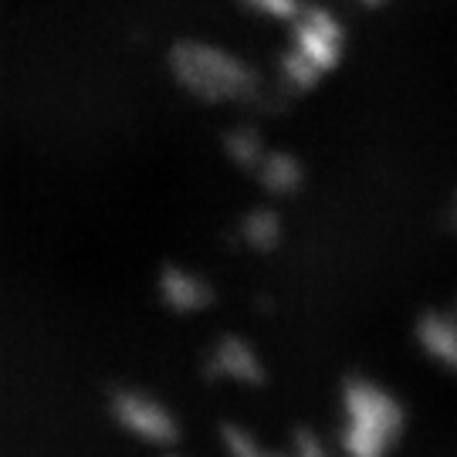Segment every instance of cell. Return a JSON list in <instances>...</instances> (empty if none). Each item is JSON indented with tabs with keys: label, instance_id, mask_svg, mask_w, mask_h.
Segmentation results:
<instances>
[{
	"label": "cell",
	"instance_id": "17",
	"mask_svg": "<svg viewBox=\"0 0 457 457\" xmlns=\"http://www.w3.org/2000/svg\"><path fill=\"white\" fill-rule=\"evenodd\" d=\"M166 457H183V454H166Z\"/></svg>",
	"mask_w": 457,
	"mask_h": 457
},
{
	"label": "cell",
	"instance_id": "9",
	"mask_svg": "<svg viewBox=\"0 0 457 457\" xmlns=\"http://www.w3.org/2000/svg\"><path fill=\"white\" fill-rule=\"evenodd\" d=\"M237 241L254 254H271L285 241V217L275 204H254L237 220Z\"/></svg>",
	"mask_w": 457,
	"mask_h": 457
},
{
	"label": "cell",
	"instance_id": "14",
	"mask_svg": "<svg viewBox=\"0 0 457 457\" xmlns=\"http://www.w3.org/2000/svg\"><path fill=\"white\" fill-rule=\"evenodd\" d=\"M356 7H362V11H379V7H386L390 0H353Z\"/></svg>",
	"mask_w": 457,
	"mask_h": 457
},
{
	"label": "cell",
	"instance_id": "7",
	"mask_svg": "<svg viewBox=\"0 0 457 457\" xmlns=\"http://www.w3.org/2000/svg\"><path fill=\"white\" fill-rule=\"evenodd\" d=\"M413 343L427 360L457 379V319L451 309H427L413 322Z\"/></svg>",
	"mask_w": 457,
	"mask_h": 457
},
{
	"label": "cell",
	"instance_id": "11",
	"mask_svg": "<svg viewBox=\"0 0 457 457\" xmlns=\"http://www.w3.org/2000/svg\"><path fill=\"white\" fill-rule=\"evenodd\" d=\"M220 451L224 457H288V451H278L247 430L245 424H224L220 427Z\"/></svg>",
	"mask_w": 457,
	"mask_h": 457
},
{
	"label": "cell",
	"instance_id": "3",
	"mask_svg": "<svg viewBox=\"0 0 457 457\" xmlns=\"http://www.w3.org/2000/svg\"><path fill=\"white\" fill-rule=\"evenodd\" d=\"M345 24L332 7L309 4L288 24V41L278 58L281 88L288 92H312L326 82L345 58Z\"/></svg>",
	"mask_w": 457,
	"mask_h": 457
},
{
	"label": "cell",
	"instance_id": "4",
	"mask_svg": "<svg viewBox=\"0 0 457 457\" xmlns=\"http://www.w3.org/2000/svg\"><path fill=\"white\" fill-rule=\"evenodd\" d=\"M109 417L126 437L146 447H160V451H170L183 434L177 413L160 396L139 386H115L109 393Z\"/></svg>",
	"mask_w": 457,
	"mask_h": 457
},
{
	"label": "cell",
	"instance_id": "10",
	"mask_svg": "<svg viewBox=\"0 0 457 457\" xmlns=\"http://www.w3.org/2000/svg\"><path fill=\"white\" fill-rule=\"evenodd\" d=\"M220 149H224V156H228L230 163L237 166V170H245V173H254L258 163L264 160V153H268V139H264V132L258 126H230L224 132V139H220Z\"/></svg>",
	"mask_w": 457,
	"mask_h": 457
},
{
	"label": "cell",
	"instance_id": "5",
	"mask_svg": "<svg viewBox=\"0 0 457 457\" xmlns=\"http://www.w3.org/2000/svg\"><path fill=\"white\" fill-rule=\"evenodd\" d=\"M204 376L211 383H230V386L254 390L268 379V366L251 339L237 336V332H224L204 353Z\"/></svg>",
	"mask_w": 457,
	"mask_h": 457
},
{
	"label": "cell",
	"instance_id": "6",
	"mask_svg": "<svg viewBox=\"0 0 457 457\" xmlns=\"http://www.w3.org/2000/svg\"><path fill=\"white\" fill-rule=\"evenodd\" d=\"M156 298L166 312L173 315H196V312H207L213 305V281L196 268L187 264H163L156 271Z\"/></svg>",
	"mask_w": 457,
	"mask_h": 457
},
{
	"label": "cell",
	"instance_id": "2",
	"mask_svg": "<svg viewBox=\"0 0 457 457\" xmlns=\"http://www.w3.org/2000/svg\"><path fill=\"white\" fill-rule=\"evenodd\" d=\"M173 82L196 102L234 105L262 96V75L247 58L204 37H180L166 51Z\"/></svg>",
	"mask_w": 457,
	"mask_h": 457
},
{
	"label": "cell",
	"instance_id": "12",
	"mask_svg": "<svg viewBox=\"0 0 457 457\" xmlns=\"http://www.w3.org/2000/svg\"><path fill=\"white\" fill-rule=\"evenodd\" d=\"M247 14L262 17V21H271V24H292L295 17L302 14L309 4L305 0H237Z\"/></svg>",
	"mask_w": 457,
	"mask_h": 457
},
{
	"label": "cell",
	"instance_id": "15",
	"mask_svg": "<svg viewBox=\"0 0 457 457\" xmlns=\"http://www.w3.org/2000/svg\"><path fill=\"white\" fill-rule=\"evenodd\" d=\"M451 312H454V319H457V302H454V305H451Z\"/></svg>",
	"mask_w": 457,
	"mask_h": 457
},
{
	"label": "cell",
	"instance_id": "16",
	"mask_svg": "<svg viewBox=\"0 0 457 457\" xmlns=\"http://www.w3.org/2000/svg\"><path fill=\"white\" fill-rule=\"evenodd\" d=\"M454 220H457V196H454Z\"/></svg>",
	"mask_w": 457,
	"mask_h": 457
},
{
	"label": "cell",
	"instance_id": "1",
	"mask_svg": "<svg viewBox=\"0 0 457 457\" xmlns=\"http://www.w3.org/2000/svg\"><path fill=\"white\" fill-rule=\"evenodd\" d=\"M407 437V403L366 373H353L339 386V457H393Z\"/></svg>",
	"mask_w": 457,
	"mask_h": 457
},
{
	"label": "cell",
	"instance_id": "8",
	"mask_svg": "<svg viewBox=\"0 0 457 457\" xmlns=\"http://www.w3.org/2000/svg\"><path fill=\"white\" fill-rule=\"evenodd\" d=\"M251 177H254V183L264 190V196L285 200V196L302 194V187L309 180V170H305L298 153H292V149H285V146H271Z\"/></svg>",
	"mask_w": 457,
	"mask_h": 457
},
{
	"label": "cell",
	"instance_id": "13",
	"mask_svg": "<svg viewBox=\"0 0 457 457\" xmlns=\"http://www.w3.org/2000/svg\"><path fill=\"white\" fill-rule=\"evenodd\" d=\"M288 457H339V447L328 444L319 430L312 427H295L288 434Z\"/></svg>",
	"mask_w": 457,
	"mask_h": 457
}]
</instances>
